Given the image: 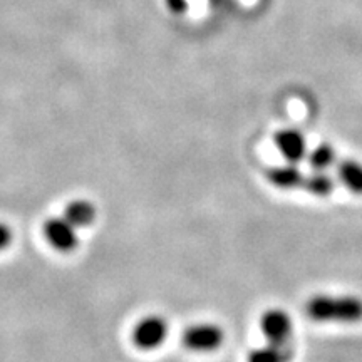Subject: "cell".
Returning <instances> with one entry per match:
<instances>
[{"label":"cell","mask_w":362,"mask_h":362,"mask_svg":"<svg viewBox=\"0 0 362 362\" xmlns=\"http://www.w3.org/2000/svg\"><path fill=\"white\" fill-rule=\"evenodd\" d=\"M337 160L336 151L327 143H320L319 146L314 148L309 155V163L314 171H325L334 165Z\"/></svg>","instance_id":"12"},{"label":"cell","mask_w":362,"mask_h":362,"mask_svg":"<svg viewBox=\"0 0 362 362\" xmlns=\"http://www.w3.org/2000/svg\"><path fill=\"white\" fill-rule=\"evenodd\" d=\"M267 180L279 189H297L304 187L305 175L297 168L296 163H288L267 171Z\"/></svg>","instance_id":"7"},{"label":"cell","mask_w":362,"mask_h":362,"mask_svg":"<svg viewBox=\"0 0 362 362\" xmlns=\"http://www.w3.org/2000/svg\"><path fill=\"white\" fill-rule=\"evenodd\" d=\"M12 242V230L6 223L0 221V250L7 248Z\"/></svg>","instance_id":"13"},{"label":"cell","mask_w":362,"mask_h":362,"mask_svg":"<svg viewBox=\"0 0 362 362\" xmlns=\"http://www.w3.org/2000/svg\"><path fill=\"white\" fill-rule=\"evenodd\" d=\"M293 351L291 346H275L267 344L259 349H253L248 354L247 362H291Z\"/></svg>","instance_id":"10"},{"label":"cell","mask_w":362,"mask_h":362,"mask_svg":"<svg viewBox=\"0 0 362 362\" xmlns=\"http://www.w3.org/2000/svg\"><path fill=\"white\" fill-rule=\"evenodd\" d=\"M64 218L71 225H74L76 228L88 226L96 218V208L90 205L88 200H74L66 206Z\"/></svg>","instance_id":"9"},{"label":"cell","mask_w":362,"mask_h":362,"mask_svg":"<svg viewBox=\"0 0 362 362\" xmlns=\"http://www.w3.org/2000/svg\"><path fill=\"white\" fill-rule=\"evenodd\" d=\"M185 347L193 352H214L225 341V334L216 324H194L183 332Z\"/></svg>","instance_id":"2"},{"label":"cell","mask_w":362,"mask_h":362,"mask_svg":"<svg viewBox=\"0 0 362 362\" xmlns=\"http://www.w3.org/2000/svg\"><path fill=\"white\" fill-rule=\"evenodd\" d=\"M305 312L315 322L357 324L362 320V298L317 293L307 300Z\"/></svg>","instance_id":"1"},{"label":"cell","mask_w":362,"mask_h":362,"mask_svg":"<svg viewBox=\"0 0 362 362\" xmlns=\"http://www.w3.org/2000/svg\"><path fill=\"white\" fill-rule=\"evenodd\" d=\"M302 188L314 197H327L334 189V180L325 171H312L310 175H305Z\"/></svg>","instance_id":"11"},{"label":"cell","mask_w":362,"mask_h":362,"mask_svg":"<svg viewBox=\"0 0 362 362\" xmlns=\"http://www.w3.org/2000/svg\"><path fill=\"white\" fill-rule=\"evenodd\" d=\"M337 176L351 193L362 194V163L356 160H342L337 165Z\"/></svg>","instance_id":"8"},{"label":"cell","mask_w":362,"mask_h":362,"mask_svg":"<svg viewBox=\"0 0 362 362\" xmlns=\"http://www.w3.org/2000/svg\"><path fill=\"white\" fill-rule=\"evenodd\" d=\"M168 336V324L160 315L143 317L133 330V341L139 349L153 351L161 346Z\"/></svg>","instance_id":"4"},{"label":"cell","mask_w":362,"mask_h":362,"mask_svg":"<svg viewBox=\"0 0 362 362\" xmlns=\"http://www.w3.org/2000/svg\"><path fill=\"white\" fill-rule=\"evenodd\" d=\"M44 235L47 242L59 252H71L78 247L79 240L76 226L71 225L64 216L49 218L44 223Z\"/></svg>","instance_id":"5"},{"label":"cell","mask_w":362,"mask_h":362,"mask_svg":"<svg viewBox=\"0 0 362 362\" xmlns=\"http://www.w3.org/2000/svg\"><path fill=\"white\" fill-rule=\"evenodd\" d=\"M275 144H277L280 155L288 163H298L307 153V144L304 136L297 129H282L275 134Z\"/></svg>","instance_id":"6"},{"label":"cell","mask_w":362,"mask_h":362,"mask_svg":"<svg viewBox=\"0 0 362 362\" xmlns=\"http://www.w3.org/2000/svg\"><path fill=\"white\" fill-rule=\"evenodd\" d=\"M260 330L269 344L275 346H291L292 319L282 309H269L260 317Z\"/></svg>","instance_id":"3"}]
</instances>
